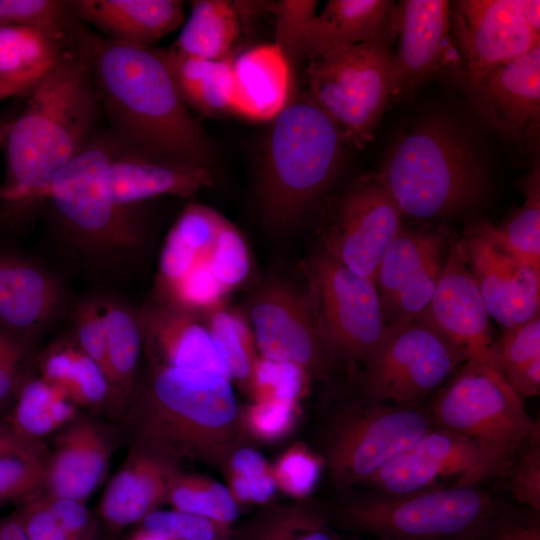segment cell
<instances>
[{"instance_id":"obj_34","label":"cell","mask_w":540,"mask_h":540,"mask_svg":"<svg viewBox=\"0 0 540 540\" xmlns=\"http://www.w3.org/2000/svg\"><path fill=\"white\" fill-rule=\"evenodd\" d=\"M78 416V406L60 389L25 374L11 410L4 418L19 436L35 441L62 429Z\"/></svg>"},{"instance_id":"obj_23","label":"cell","mask_w":540,"mask_h":540,"mask_svg":"<svg viewBox=\"0 0 540 540\" xmlns=\"http://www.w3.org/2000/svg\"><path fill=\"white\" fill-rule=\"evenodd\" d=\"M58 281L41 265L0 249V331L30 348L62 306Z\"/></svg>"},{"instance_id":"obj_56","label":"cell","mask_w":540,"mask_h":540,"mask_svg":"<svg viewBox=\"0 0 540 540\" xmlns=\"http://www.w3.org/2000/svg\"><path fill=\"white\" fill-rule=\"evenodd\" d=\"M46 73L10 74L0 72V100L26 97Z\"/></svg>"},{"instance_id":"obj_5","label":"cell","mask_w":540,"mask_h":540,"mask_svg":"<svg viewBox=\"0 0 540 540\" xmlns=\"http://www.w3.org/2000/svg\"><path fill=\"white\" fill-rule=\"evenodd\" d=\"M345 142L307 95L272 120L257 181L260 214L271 232L285 234L301 222L338 173Z\"/></svg>"},{"instance_id":"obj_53","label":"cell","mask_w":540,"mask_h":540,"mask_svg":"<svg viewBox=\"0 0 540 540\" xmlns=\"http://www.w3.org/2000/svg\"><path fill=\"white\" fill-rule=\"evenodd\" d=\"M227 487L239 505H266L277 490L272 470L252 477L227 476Z\"/></svg>"},{"instance_id":"obj_25","label":"cell","mask_w":540,"mask_h":540,"mask_svg":"<svg viewBox=\"0 0 540 540\" xmlns=\"http://www.w3.org/2000/svg\"><path fill=\"white\" fill-rule=\"evenodd\" d=\"M139 315L150 365L229 376L201 315L156 301L144 306Z\"/></svg>"},{"instance_id":"obj_13","label":"cell","mask_w":540,"mask_h":540,"mask_svg":"<svg viewBox=\"0 0 540 540\" xmlns=\"http://www.w3.org/2000/svg\"><path fill=\"white\" fill-rule=\"evenodd\" d=\"M450 23L466 87L540 46L539 0L454 1Z\"/></svg>"},{"instance_id":"obj_51","label":"cell","mask_w":540,"mask_h":540,"mask_svg":"<svg viewBox=\"0 0 540 540\" xmlns=\"http://www.w3.org/2000/svg\"><path fill=\"white\" fill-rule=\"evenodd\" d=\"M502 475L514 500L540 512V435L524 446Z\"/></svg>"},{"instance_id":"obj_8","label":"cell","mask_w":540,"mask_h":540,"mask_svg":"<svg viewBox=\"0 0 540 540\" xmlns=\"http://www.w3.org/2000/svg\"><path fill=\"white\" fill-rule=\"evenodd\" d=\"M436 427L474 441L502 475L540 425L495 362L466 360L429 406Z\"/></svg>"},{"instance_id":"obj_42","label":"cell","mask_w":540,"mask_h":540,"mask_svg":"<svg viewBox=\"0 0 540 540\" xmlns=\"http://www.w3.org/2000/svg\"><path fill=\"white\" fill-rule=\"evenodd\" d=\"M73 18L67 1L0 0V26L36 28L62 45L73 41Z\"/></svg>"},{"instance_id":"obj_55","label":"cell","mask_w":540,"mask_h":540,"mask_svg":"<svg viewBox=\"0 0 540 540\" xmlns=\"http://www.w3.org/2000/svg\"><path fill=\"white\" fill-rule=\"evenodd\" d=\"M9 455L48 458L49 453L43 441L17 435L4 419H0V457Z\"/></svg>"},{"instance_id":"obj_29","label":"cell","mask_w":540,"mask_h":540,"mask_svg":"<svg viewBox=\"0 0 540 540\" xmlns=\"http://www.w3.org/2000/svg\"><path fill=\"white\" fill-rule=\"evenodd\" d=\"M232 114L252 121L273 120L289 103L291 66L279 47L261 44L233 61Z\"/></svg>"},{"instance_id":"obj_37","label":"cell","mask_w":540,"mask_h":540,"mask_svg":"<svg viewBox=\"0 0 540 540\" xmlns=\"http://www.w3.org/2000/svg\"><path fill=\"white\" fill-rule=\"evenodd\" d=\"M231 540H342L327 512L308 504H266Z\"/></svg>"},{"instance_id":"obj_57","label":"cell","mask_w":540,"mask_h":540,"mask_svg":"<svg viewBox=\"0 0 540 540\" xmlns=\"http://www.w3.org/2000/svg\"><path fill=\"white\" fill-rule=\"evenodd\" d=\"M0 540H29L20 524L11 516L0 518Z\"/></svg>"},{"instance_id":"obj_43","label":"cell","mask_w":540,"mask_h":540,"mask_svg":"<svg viewBox=\"0 0 540 540\" xmlns=\"http://www.w3.org/2000/svg\"><path fill=\"white\" fill-rule=\"evenodd\" d=\"M205 260L227 293L243 283L248 276L250 257L246 241L226 218Z\"/></svg>"},{"instance_id":"obj_52","label":"cell","mask_w":540,"mask_h":540,"mask_svg":"<svg viewBox=\"0 0 540 540\" xmlns=\"http://www.w3.org/2000/svg\"><path fill=\"white\" fill-rule=\"evenodd\" d=\"M475 540H540L539 512L502 507Z\"/></svg>"},{"instance_id":"obj_44","label":"cell","mask_w":540,"mask_h":540,"mask_svg":"<svg viewBox=\"0 0 540 540\" xmlns=\"http://www.w3.org/2000/svg\"><path fill=\"white\" fill-rule=\"evenodd\" d=\"M141 526L166 540H231L233 533L232 527L175 509H156L141 520Z\"/></svg>"},{"instance_id":"obj_41","label":"cell","mask_w":540,"mask_h":540,"mask_svg":"<svg viewBox=\"0 0 540 540\" xmlns=\"http://www.w3.org/2000/svg\"><path fill=\"white\" fill-rule=\"evenodd\" d=\"M66 46L36 28L0 26V72L47 73Z\"/></svg>"},{"instance_id":"obj_35","label":"cell","mask_w":540,"mask_h":540,"mask_svg":"<svg viewBox=\"0 0 540 540\" xmlns=\"http://www.w3.org/2000/svg\"><path fill=\"white\" fill-rule=\"evenodd\" d=\"M11 516L29 540H97V521L84 502L41 492Z\"/></svg>"},{"instance_id":"obj_54","label":"cell","mask_w":540,"mask_h":540,"mask_svg":"<svg viewBox=\"0 0 540 540\" xmlns=\"http://www.w3.org/2000/svg\"><path fill=\"white\" fill-rule=\"evenodd\" d=\"M227 476L252 477L272 470L262 453L254 448L241 445L235 449L223 465Z\"/></svg>"},{"instance_id":"obj_16","label":"cell","mask_w":540,"mask_h":540,"mask_svg":"<svg viewBox=\"0 0 540 540\" xmlns=\"http://www.w3.org/2000/svg\"><path fill=\"white\" fill-rule=\"evenodd\" d=\"M402 216L374 175L364 177L342 197L323 250L352 272L374 280L386 249L402 228Z\"/></svg>"},{"instance_id":"obj_22","label":"cell","mask_w":540,"mask_h":540,"mask_svg":"<svg viewBox=\"0 0 540 540\" xmlns=\"http://www.w3.org/2000/svg\"><path fill=\"white\" fill-rule=\"evenodd\" d=\"M116 439L108 424L78 415L55 438L42 492L84 502L103 480Z\"/></svg>"},{"instance_id":"obj_14","label":"cell","mask_w":540,"mask_h":540,"mask_svg":"<svg viewBox=\"0 0 540 540\" xmlns=\"http://www.w3.org/2000/svg\"><path fill=\"white\" fill-rule=\"evenodd\" d=\"M248 323L262 358L293 364L318 379L335 365L307 293L286 281L269 280L254 292Z\"/></svg>"},{"instance_id":"obj_28","label":"cell","mask_w":540,"mask_h":540,"mask_svg":"<svg viewBox=\"0 0 540 540\" xmlns=\"http://www.w3.org/2000/svg\"><path fill=\"white\" fill-rule=\"evenodd\" d=\"M395 3L390 0H330L310 20L302 58L311 60L343 46L381 42L394 36Z\"/></svg>"},{"instance_id":"obj_32","label":"cell","mask_w":540,"mask_h":540,"mask_svg":"<svg viewBox=\"0 0 540 540\" xmlns=\"http://www.w3.org/2000/svg\"><path fill=\"white\" fill-rule=\"evenodd\" d=\"M242 17L235 1L196 0L173 44L182 52L209 60L234 57L233 49L242 28Z\"/></svg>"},{"instance_id":"obj_26","label":"cell","mask_w":540,"mask_h":540,"mask_svg":"<svg viewBox=\"0 0 540 540\" xmlns=\"http://www.w3.org/2000/svg\"><path fill=\"white\" fill-rule=\"evenodd\" d=\"M111 158V183L116 200L141 205L160 196L190 197L211 187L208 168L156 157L113 139L105 130Z\"/></svg>"},{"instance_id":"obj_50","label":"cell","mask_w":540,"mask_h":540,"mask_svg":"<svg viewBox=\"0 0 540 540\" xmlns=\"http://www.w3.org/2000/svg\"><path fill=\"white\" fill-rule=\"evenodd\" d=\"M71 327V340L107 376L106 336L100 299L87 297L78 302L71 314Z\"/></svg>"},{"instance_id":"obj_49","label":"cell","mask_w":540,"mask_h":540,"mask_svg":"<svg viewBox=\"0 0 540 540\" xmlns=\"http://www.w3.org/2000/svg\"><path fill=\"white\" fill-rule=\"evenodd\" d=\"M299 404L278 400H254L242 410L245 433L272 442L287 436L297 422Z\"/></svg>"},{"instance_id":"obj_39","label":"cell","mask_w":540,"mask_h":540,"mask_svg":"<svg viewBox=\"0 0 540 540\" xmlns=\"http://www.w3.org/2000/svg\"><path fill=\"white\" fill-rule=\"evenodd\" d=\"M496 355L500 370L522 399L539 395L540 315L503 331Z\"/></svg>"},{"instance_id":"obj_24","label":"cell","mask_w":540,"mask_h":540,"mask_svg":"<svg viewBox=\"0 0 540 540\" xmlns=\"http://www.w3.org/2000/svg\"><path fill=\"white\" fill-rule=\"evenodd\" d=\"M180 461L163 449L133 440L129 454L105 489L100 513L106 524L119 530L141 520L167 502L171 479Z\"/></svg>"},{"instance_id":"obj_21","label":"cell","mask_w":540,"mask_h":540,"mask_svg":"<svg viewBox=\"0 0 540 540\" xmlns=\"http://www.w3.org/2000/svg\"><path fill=\"white\" fill-rule=\"evenodd\" d=\"M459 240L489 316L503 331L539 314L540 272L507 255L472 227Z\"/></svg>"},{"instance_id":"obj_10","label":"cell","mask_w":540,"mask_h":540,"mask_svg":"<svg viewBox=\"0 0 540 540\" xmlns=\"http://www.w3.org/2000/svg\"><path fill=\"white\" fill-rule=\"evenodd\" d=\"M309 99L338 126L346 142L363 148L393 96L392 52L381 42L331 50L309 60Z\"/></svg>"},{"instance_id":"obj_48","label":"cell","mask_w":540,"mask_h":540,"mask_svg":"<svg viewBox=\"0 0 540 540\" xmlns=\"http://www.w3.org/2000/svg\"><path fill=\"white\" fill-rule=\"evenodd\" d=\"M47 458L0 457V505L22 503L43 491Z\"/></svg>"},{"instance_id":"obj_12","label":"cell","mask_w":540,"mask_h":540,"mask_svg":"<svg viewBox=\"0 0 540 540\" xmlns=\"http://www.w3.org/2000/svg\"><path fill=\"white\" fill-rule=\"evenodd\" d=\"M465 361L421 321L391 325L362 365L363 392L381 401L422 405Z\"/></svg>"},{"instance_id":"obj_18","label":"cell","mask_w":540,"mask_h":540,"mask_svg":"<svg viewBox=\"0 0 540 540\" xmlns=\"http://www.w3.org/2000/svg\"><path fill=\"white\" fill-rule=\"evenodd\" d=\"M441 231L401 230L375 275L385 326L418 320L429 304L443 266Z\"/></svg>"},{"instance_id":"obj_60","label":"cell","mask_w":540,"mask_h":540,"mask_svg":"<svg viewBox=\"0 0 540 540\" xmlns=\"http://www.w3.org/2000/svg\"><path fill=\"white\" fill-rule=\"evenodd\" d=\"M356 540H362V539H356Z\"/></svg>"},{"instance_id":"obj_2","label":"cell","mask_w":540,"mask_h":540,"mask_svg":"<svg viewBox=\"0 0 540 540\" xmlns=\"http://www.w3.org/2000/svg\"><path fill=\"white\" fill-rule=\"evenodd\" d=\"M5 141L0 199L10 210L41 203L56 175L103 127L88 63L72 41L26 96Z\"/></svg>"},{"instance_id":"obj_40","label":"cell","mask_w":540,"mask_h":540,"mask_svg":"<svg viewBox=\"0 0 540 540\" xmlns=\"http://www.w3.org/2000/svg\"><path fill=\"white\" fill-rule=\"evenodd\" d=\"M167 502L172 509L195 514L232 527L240 514L239 504L227 485L214 479L178 471L170 481Z\"/></svg>"},{"instance_id":"obj_38","label":"cell","mask_w":540,"mask_h":540,"mask_svg":"<svg viewBox=\"0 0 540 540\" xmlns=\"http://www.w3.org/2000/svg\"><path fill=\"white\" fill-rule=\"evenodd\" d=\"M202 317L231 381L238 382L249 392L259 356L248 321L225 303Z\"/></svg>"},{"instance_id":"obj_3","label":"cell","mask_w":540,"mask_h":540,"mask_svg":"<svg viewBox=\"0 0 540 540\" xmlns=\"http://www.w3.org/2000/svg\"><path fill=\"white\" fill-rule=\"evenodd\" d=\"M123 415L133 440L180 462L223 466L246 434L230 377L213 371L150 365Z\"/></svg>"},{"instance_id":"obj_17","label":"cell","mask_w":540,"mask_h":540,"mask_svg":"<svg viewBox=\"0 0 540 540\" xmlns=\"http://www.w3.org/2000/svg\"><path fill=\"white\" fill-rule=\"evenodd\" d=\"M416 321L437 331L466 360L498 364L490 316L458 238L450 241L434 294Z\"/></svg>"},{"instance_id":"obj_4","label":"cell","mask_w":540,"mask_h":540,"mask_svg":"<svg viewBox=\"0 0 540 540\" xmlns=\"http://www.w3.org/2000/svg\"><path fill=\"white\" fill-rule=\"evenodd\" d=\"M374 177L402 215L418 219L469 209L488 189L473 139L462 125L442 114L425 117L401 135Z\"/></svg>"},{"instance_id":"obj_1","label":"cell","mask_w":540,"mask_h":540,"mask_svg":"<svg viewBox=\"0 0 540 540\" xmlns=\"http://www.w3.org/2000/svg\"><path fill=\"white\" fill-rule=\"evenodd\" d=\"M71 34L88 63L105 130L113 139L210 169L212 140L183 101L159 49L112 41L75 17Z\"/></svg>"},{"instance_id":"obj_58","label":"cell","mask_w":540,"mask_h":540,"mask_svg":"<svg viewBox=\"0 0 540 540\" xmlns=\"http://www.w3.org/2000/svg\"><path fill=\"white\" fill-rule=\"evenodd\" d=\"M24 101L19 105L13 103L10 107L0 112V150L4 147L9 130L19 113Z\"/></svg>"},{"instance_id":"obj_59","label":"cell","mask_w":540,"mask_h":540,"mask_svg":"<svg viewBox=\"0 0 540 540\" xmlns=\"http://www.w3.org/2000/svg\"><path fill=\"white\" fill-rule=\"evenodd\" d=\"M131 540H166V539L158 535L144 531L143 529H140L133 535Z\"/></svg>"},{"instance_id":"obj_9","label":"cell","mask_w":540,"mask_h":540,"mask_svg":"<svg viewBox=\"0 0 540 540\" xmlns=\"http://www.w3.org/2000/svg\"><path fill=\"white\" fill-rule=\"evenodd\" d=\"M434 428L429 406L365 396L333 415L320 456L334 485L346 490L363 484Z\"/></svg>"},{"instance_id":"obj_36","label":"cell","mask_w":540,"mask_h":540,"mask_svg":"<svg viewBox=\"0 0 540 540\" xmlns=\"http://www.w3.org/2000/svg\"><path fill=\"white\" fill-rule=\"evenodd\" d=\"M524 202L501 225L480 221L471 227L497 248L540 272V167L523 179Z\"/></svg>"},{"instance_id":"obj_47","label":"cell","mask_w":540,"mask_h":540,"mask_svg":"<svg viewBox=\"0 0 540 540\" xmlns=\"http://www.w3.org/2000/svg\"><path fill=\"white\" fill-rule=\"evenodd\" d=\"M318 2L313 0H281L272 2L270 12L275 17V44L289 65L294 67L302 58L306 28L317 13Z\"/></svg>"},{"instance_id":"obj_11","label":"cell","mask_w":540,"mask_h":540,"mask_svg":"<svg viewBox=\"0 0 540 540\" xmlns=\"http://www.w3.org/2000/svg\"><path fill=\"white\" fill-rule=\"evenodd\" d=\"M306 278V293L334 364L363 365L386 329L374 280L323 249L307 263Z\"/></svg>"},{"instance_id":"obj_30","label":"cell","mask_w":540,"mask_h":540,"mask_svg":"<svg viewBox=\"0 0 540 540\" xmlns=\"http://www.w3.org/2000/svg\"><path fill=\"white\" fill-rule=\"evenodd\" d=\"M39 376L63 391L78 407L95 412L124 414L127 401L102 369L71 340L51 344L38 360Z\"/></svg>"},{"instance_id":"obj_15","label":"cell","mask_w":540,"mask_h":540,"mask_svg":"<svg viewBox=\"0 0 540 540\" xmlns=\"http://www.w3.org/2000/svg\"><path fill=\"white\" fill-rule=\"evenodd\" d=\"M496 475V468L474 441L436 427L361 486L370 492L396 495L437 487L480 485Z\"/></svg>"},{"instance_id":"obj_20","label":"cell","mask_w":540,"mask_h":540,"mask_svg":"<svg viewBox=\"0 0 540 540\" xmlns=\"http://www.w3.org/2000/svg\"><path fill=\"white\" fill-rule=\"evenodd\" d=\"M481 117L504 140L535 149L540 128V46L467 86Z\"/></svg>"},{"instance_id":"obj_19","label":"cell","mask_w":540,"mask_h":540,"mask_svg":"<svg viewBox=\"0 0 540 540\" xmlns=\"http://www.w3.org/2000/svg\"><path fill=\"white\" fill-rule=\"evenodd\" d=\"M451 2L404 0L395 5L392 53L393 96L407 95L450 67L462 66L450 23Z\"/></svg>"},{"instance_id":"obj_45","label":"cell","mask_w":540,"mask_h":540,"mask_svg":"<svg viewBox=\"0 0 540 540\" xmlns=\"http://www.w3.org/2000/svg\"><path fill=\"white\" fill-rule=\"evenodd\" d=\"M310 376L293 364L258 357L250 391L254 400L278 399L299 404L308 389Z\"/></svg>"},{"instance_id":"obj_31","label":"cell","mask_w":540,"mask_h":540,"mask_svg":"<svg viewBox=\"0 0 540 540\" xmlns=\"http://www.w3.org/2000/svg\"><path fill=\"white\" fill-rule=\"evenodd\" d=\"M159 50L190 110L207 117L232 114L234 57L209 60L186 54L174 45Z\"/></svg>"},{"instance_id":"obj_7","label":"cell","mask_w":540,"mask_h":540,"mask_svg":"<svg viewBox=\"0 0 540 540\" xmlns=\"http://www.w3.org/2000/svg\"><path fill=\"white\" fill-rule=\"evenodd\" d=\"M502 508L479 485L405 494L351 496L328 513L330 522L375 540H475Z\"/></svg>"},{"instance_id":"obj_33","label":"cell","mask_w":540,"mask_h":540,"mask_svg":"<svg viewBox=\"0 0 540 540\" xmlns=\"http://www.w3.org/2000/svg\"><path fill=\"white\" fill-rule=\"evenodd\" d=\"M99 299L106 336L107 376L128 403L138 382L143 351L140 315L123 301Z\"/></svg>"},{"instance_id":"obj_46","label":"cell","mask_w":540,"mask_h":540,"mask_svg":"<svg viewBox=\"0 0 540 540\" xmlns=\"http://www.w3.org/2000/svg\"><path fill=\"white\" fill-rule=\"evenodd\" d=\"M320 455L302 443L286 449L272 464L277 489L294 499L303 500L315 488L323 468Z\"/></svg>"},{"instance_id":"obj_6","label":"cell","mask_w":540,"mask_h":540,"mask_svg":"<svg viewBox=\"0 0 540 540\" xmlns=\"http://www.w3.org/2000/svg\"><path fill=\"white\" fill-rule=\"evenodd\" d=\"M42 202L63 240L97 265L122 264L148 240L140 205L114 196L104 128L56 175Z\"/></svg>"},{"instance_id":"obj_27","label":"cell","mask_w":540,"mask_h":540,"mask_svg":"<svg viewBox=\"0 0 540 540\" xmlns=\"http://www.w3.org/2000/svg\"><path fill=\"white\" fill-rule=\"evenodd\" d=\"M71 14L116 42L151 47L184 23L179 0H69Z\"/></svg>"}]
</instances>
